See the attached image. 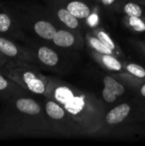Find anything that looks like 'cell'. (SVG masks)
<instances>
[{
	"mask_svg": "<svg viewBox=\"0 0 145 146\" xmlns=\"http://www.w3.org/2000/svg\"><path fill=\"white\" fill-rule=\"evenodd\" d=\"M34 36H27L21 44L36 59L37 65L44 68H56L60 65L59 53L53 45Z\"/></svg>",
	"mask_w": 145,
	"mask_h": 146,
	"instance_id": "8992f818",
	"label": "cell"
},
{
	"mask_svg": "<svg viewBox=\"0 0 145 146\" xmlns=\"http://www.w3.org/2000/svg\"><path fill=\"white\" fill-rule=\"evenodd\" d=\"M0 51L8 59L24 60L37 65L36 59L21 42L0 37Z\"/></svg>",
	"mask_w": 145,
	"mask_h": 146,
	"instance_id": "30bf717a",
	"label": "cell"
},
{
	"mask_svg": "<svg viewBox=\"0 0 145 146\" xmlns=\"http://www.w3.org/2000/svg\"><path fill=\"white\" fill-rule=\"evenodd\" d=\"M3 64H2V63L0 62V70L2 69V68H3Z\"/></svg>",
	"mask_w": 145,
	"mask_h": 146,
	"instance_id": "83f0119b",
	"label": "cell"
},
{
	"mask_svg": "<svg viewBox=\"0 0 145 146\" xmlns=\"http://www.w3.org/2000/svg\"><path fill=\"white\" fill-rule=\"evenodd\" d=\"M85 44L90 47L91 50H95L99 53H103V54H112L115 55L114 52L109 49L97 37H96L91 31L85 33Z\"/></svg>",
	"mask_w": 145,
	"mask_h": 146,
	"instance_id": "d6986e66",
	"label": "cell"
},
{
	"mask_svg": "<svg viewBox=\"0 0 145 146\" xmlns=\"http://www.w3.org/2000/svg\"><path fill=\"white\" fill-rule=\"evenodd\" d=\"M100 2L103 6H104L108 9L115 10L116 7L121 2V0H100Z\"/></svg>",
	"mask_w": 145,
	"mask_h": 146,
	"instance_id": "7402d4cb",
	"label": "cell"
},
{
	"mask_svg": "<svg viewBox=\"0 0 145 146\" xmlns=\"http://www.w3.org/2000/svg\"><path fill=\"white\" fill-rule=\"evenodd\" d=\"M63 6L72 15L81 21L89 19L94 13V9L87 0H53Z\"/></svg>",
	"mask_w": 145,
	"mask_h": 146,
	"instance_id": "8fae6325",
	"label": "cell"
},
{
	"mask_svg": "<svg viewBox=\"0 0 145 146\" xmlns=\"http://www.w3.org/2000/svg\"><path fill=\"white\" fill-rule=\"evenodd\" d=\"M1 71L29 92L45 96L49 76L42 74L38 65L24 60L9 59Z\"/></svg>",
	"mask_w": 145,
	"mask_h": 146,
	"instance_id": "277c9868",
	"label": "cell"
},
{
	"mask_svg": "<svg viewBox=\"0 0 145 146\" xmlns=\"http://www.w3.org/2000/svg\"><path fill=\"white\" fill-rule=\"evenodd\" d=\"M44 97L57 102L69 113L82 135L94 134L105 125V107L92 92L80 90L60 78L49 76Z\"/></svg>",
	"mask_w": 145,
	"mask_h": 146,
	"instance_id": "6da1fadb",
	"label": "cell"
},
{
	"mask_svg": "<svg viewBox=\"0 0 145 146\" xmlns=\"http://www.w3.org/2000/svg\"><path fill=\"white\" fill-rule=\"evenodd\" d=\"M91 32L96 37H97L101 41H103V43L109 49H110L116 56H118L119 58H124L125 57V55H124L123 51L121 50V49L120 48V46L115 42V40L111 38V36L103 27L96 26L91 29Z\"/></svg>",
	"mask_w": 145,
	"mask_h": 146,
	"instance_id": "e0dca14e",
	"label": "cell"
},
{
	"mask_svg": "<svg viewBox=\"0 0 145 146\" xmlns=\"http://www.w3.org/2000/svg\"><path fill=\"white\" fill-rule=\"evenodd\" d=\"M123 23L128 29L132 32L145 33V17L124 15Z\"/></svg>",
	"mask_w": 145,
	"mask_h": 146,
	"instance_id": "ffe728a7",
	"label": "cell"
},
{
	"mask_svg": "<svg viewBox=\"0 0 145 146\" xmlns=\"http://www.w3.org/2000/svg\"><path fill=\"white\" fill-rule=\"evenodd\" d=\"M115 11L126 16L145 17V5L130 0H121L116 7Z\"/></svg>",
	"mask_w": 145,
	"mask_h": 146,
	"instance_id": "ac0fdd59",
	"label": "cell"
},
{
	"mask_svg": "<svg viewBox=\"0 0 145 146\" xmlns=\"http://www.w3.org/2000/svg\"><path fill=\"white\" fill-rule=\"evenodd\" d=\"M103 82L104 87L102 92V96L103 100L108 104L114 103L118 97L121 96L126 92V86L111 74L105 75Z\"/></svg>",
	"mask_w": 145,
	"mask_h": 146,
	"instance_id": "7c38bea8",
	"label": "cell"
},
{
	"mask_svg": "<svg viewBox=\"0 0 145 146\" xmlns=\"http://www.w3.org/2000/svg\"><path fill=\"white\" fill-rule=\"evenodd\" d=\"M111 75L121 82L125 86L138 92L145 98V79L138 78L126 72L113 73Z\"/></svg>",
	"mask_w": 145,
	"mask_h": 146,
	"instance_id": "9a60e30c",
	"label": "cell"
},
{
	"mask_svg": "<svg viewBox=\"0 0 145 146\" xmlns=\"http://www.w3.org/2000/svg\"><path fill=\"white\" fill-rule=\"evenodd\" d=\"M137 46L139 48L140 51H142L144 53V55H145V42H142V41H138L136 43Z\"/></svg>",
	"mask_w": 145,
	"mask_h": 146,
	"instance_id": "603a6c76",
	"label": "cell"
},
{
	"mask_svg": "<svg viewBox=\"0 0 145 146\" xmlns=\"http://www.w3.org/2000/svg\"><path fill=\"white\" fill-rule=\"evenodd\" d=\"M43 105L52 133L62 136L82 135L72 116L60 104L44 97Z\"/></svg>",
	"mask_w": 145,
	"mask_h": 146,
	"instance_id": "5b68a950",
	"label": "cell"
},
{
	"mask_svg": "<svg viewBox=\"0 0 145 146\" xmlns=\"http://www.w3.org/2000/svg\"><path fill=\"white\" fill-rule=\"evenodd\" d=\"M46 9L52 18L61 26L73 30L83 31V21L75 17L63 6L53 0H45Z\"/></svg>",
	"mask_w": 145,
	"mask_h": 146,
	"instance_id": "9c48e42d",
	"label": "cell"
},
{
	"mask_svg": "<svg viewBox=\"0 0 145 146\" xmlns=\"http://www.w3.org/2000/svg\"><path fill=\"white\" fill-rule=\"evenodd\" d=\"M124 72L128 73L138 78L145 79V68L139 64L131 62H123Z\"/></svg>",
	"mask_w": 145,
	"mask_h": 146,
	"instance_id": "44dd1931",
	"label": "cell"
},
{
	"mask_svg": "<svg viewBox=\"0 0 145 146\" xmlns=\"http://www.w3.org/2000/svg\"><path fill=\"white\" fill-rule=\"evenodd\" d=\"M93 2H95L97 4H101V2H100V0H92Z\"/></svg>",
	"mask_w": 145,
	"mask_h": 146,
	"instance_id": "484cf974",
	"label": "cell"
},
{
	"mask_svg": "<svg viewBox=\"0 0 145 146\" xmlns=\"http://www.w3.org/2000/svg\"><path fill=\"white\" fill-rule=\"evenodd\" d=\"M51 43L55 47L80 50L85 46V38L81 31L61 27L56 33Z\"/></svg>",
	"mask_w": 145,
	"mask_h": 146,
	"instance_id": "ba28073f",
	"label": "cell"
},
{
	"mask_svg": "<svg viewBox=\"0 0 145 146\" xmlns=\"http://www.w3.org/2000/svg\"><path fill=\"white\" fill-rule=\"evenodd\" d=\"M91 55L103 68L112 73L124 72L123 62H121L118 56L112 54L99 53L92 50H91Z\"/></svg>",
	"mask_w": 145,
	"mask_h": 146,
	"instance_id": "5bb4252c",
	"label": "cell"
},
{
	"mask_svg": "<svg viewBox=\"0 0 145 146\" xmlns=\"http://www.w3.org/2000/svg\"><path fill=\"white\" fill-rule=\"evenodd\" d=\"M26 33L45 42H51L61 26L52 18L46 8L24 3L8 4Z\"/></svg>",
	"mask_w": 145,
	"mask_h": 146,
	"instance_id": "3957f363",
	"label": "cell"
},
{
	"mask_svg": "<svg viewBox=\"0 0 145 146\" xmlns=\"http://www.w3.org/2000/svg\"><path fill=\"white\" fill-rule=\"evenodd\" d=\"M9 59L7 58V57H5L3 55V53L0 51V62L3 64V65H4L5 63H6V62L8 61Z\"/></svg>",
	"mask_w": 145,
	"mask_h": 146,
	"instance_id": "cb8c5ba5",
	"label": "cell"
},
{
	"mask_svg": "<svg viewBox=\"0 0 145 146\" xmlns=\"http://www.w3.org/2000/svg\"><path fill=\"white\" fill-rule=\"evenodd\" d=\"M3 4H4V3H3V2H1V1H0V9H2V7L3 6Z\"/></svg>",
	"mask_w": 145,
	"mask_h": 146,
	"instance_id": "4316f807",
	"label": "cell"
},
{
	"mask_svg": "<svg viewBox=\"0 0 145 146\" xmlns=\"http://www.w3.org/2000/svg\"><path fill=\"white\" fill-rule=\"evenodd\" d=\"M0 133H1V119H0Z\"/></svg>",
	"mask_w": 145,
	"mask_h": 146,
	"instance_id": "f1b7e54d",
	"label": "cell"
},
{
	"mask_svg": "<svg viewBox=\"0 0 145 146\" xmlns=\"http://www.w3.org/2000/svg\"><path fill=\"white\" fill-rule=\"evenodd\" d=\"M0 37L21 43L27 37L8 4L0 9Z\"/></svg>",
	"mask_w": 145,
	"mask_h": 146,
	"instance_id": "52a82bcc",
	"label": "cell"
},
{
	"mask_svg": "<svg viewBox=\"0 0 145 146\" xmlns=\"http://www.w3.org/2000/svg\"><path fill=\"white\" fill-rule=\"evenodd\" d=\"M131 113V105L128 104H121L106 113L104 117L105 124L113 126L123 122Z\"/></svg>",
	"mask_w": 145,
	"mask_h": 146,
	"instance_id": "2e32d148",
	"label": "cell"
},
{
	"mask_svg": "<svg viewBox=\"0 0 145 146\" xmlns=\"http://www.w3.org/2000/svg\"><path fill=\"white\" fill-rule=\"evenodd\" d=\"M130 1H133V2H136V3H141L143 5H145V0H130Z\"/></svg>",
	"mask_w": 145,
	"mask_h": 146,
	"instance_id": "d4e9b609",
	"label": "cell"
},
{
	"mask_svg": "<svg viewBox=\"0 0 145 146\" xmlns=\"http://www.w3.org/2000/svg\"><path fill=\"white\" fill-rule=\"evenodd\" d=\"M28 91L16 84L0 70V98L4 101L20 96L27 95Z\"/></svg>",
	"mask_w": 145,
	"mask_h": 146,
	"instance_id": "4fadbf2b",
	"label": "cell"
},
{
	"mask_svg": "<svg viewBox=\"0 0 145 146\" xmlns=\"http://www.w3.org/2000/svg\"><path fill=\"white\" fill-rule=\"evenodd\" d=\"M1 133L9 135L52 133L44 105L27 95L5 101L1 117Z\"/></svg>",
	"mask_w": 145,
	"mask_h": 146,
	"instance_id": "7a4b0ae2",
	"label": "cell"
}]
</instances>
